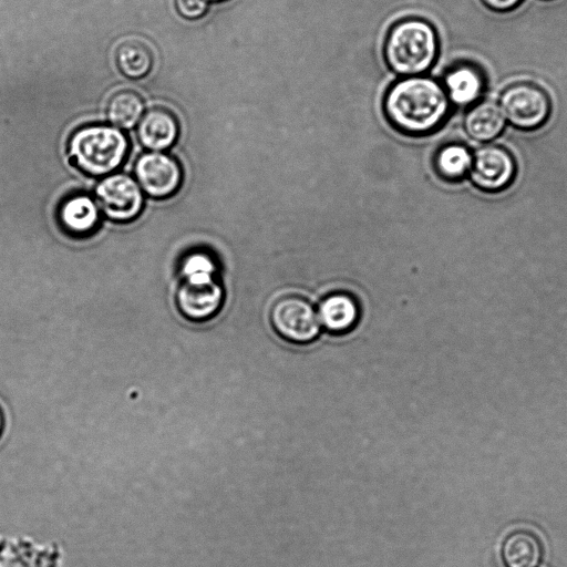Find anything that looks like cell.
Instances as JSON below:
<instances>
[{"label":"cell","instance_id":"6da1fadb","mask_svg":"<svg viewBox=\"0 0 567 567\" xmlns=\"http://www.w3.org/2000/svg\"><path fill=\"white\" fill-rule=\"evenodd\" d=\"M451 101L442 84L423 75L406 76L385 93L383 111L389 123L408 135H426L446 120Z\"/></svg>","mask_w":567,"mask_h":567},{"label":"cell","instance_id":"7a4b0ae2","mask_svg":"<svg viewBox=\"0 0 567 567\" xmlns=\"http://www.w3.org/2000/svg\"><path fill=\"white\" fill-rule=\"evenodd\" d=\"M439 39L433 25L424 19L406 18L390 29L384 43L388 66L398 75H422L435 62Z\"/></svg>","mask_w":567,"mask_h":567},{"label":"cell","instance_id":"3957f363","mask_svg":"<svg viewBox=\"0 0 567 567\" xmlns=\"http://www.w3.org/2000/svg\"><path fill=\"white\" fill-rule=\"evenodd\" d=\"M181 276L182 281L176 293L181 312L194 321L215 316L224 300L215 259L205 251H194L184 258Z\"/></svg>","mask_w":567,"mask_h":567},{"label":"cell","instance_id":"277c9868","mask_svg":"<svg viewBox=\"0 0 567 567\" xmlns=\"http://www.w3.org/2000/svg\"><path fill=\"white\" fill-rule=\"evenodd\" d=\"M128 150L127 137L120 128L104 124L86 125L70 138L69 151L76 166L93 176L115 171Z\"/></svg>","mask_w":567,"mask_h":567},{"label":"cell","instance_id":"5b68a950","mask_svg":"<svg viewBox=\"0 0 567 567\" xmlns=\"http://www.w3.org/2000/svg\"><path fill=\"white\" fill-rule=\"evenodd\" d=\"M505 118L516 128L533 131L543 126L550 115L551 104L546 91L533 82H516L507 86L499 99Z\"/></svg>","mask_w":567,"mask_h":567},{"label":"cell","instance_id":"8992f818","mask_svg":"<svg viewBox=\"0 0 567 567\" xmlns=\"http://www.w3.org/2000/svg\"><path fill=\"white\" fill-rule=\"evenodd\" d=\"M269 318L274 330L292 343H309L321 331L317 309L298 295L278 298L270 308Z\"/></svg>","mask_w":567,"mask_h":567},{"label":"cell","instance_id":"52a82bcc","mask_svg":"<svg viewBox=\"0 0 567 567\" xmlns=\"http://www.w3.org/2000/svg\"><path fill=\"white\" fill-rule=\"evenodd\" d=\"M516 175V159L506 147L486 144L473 153L468 177L477 189L501 193L514 183Z\"/></svg>","mask_w":567,"mask_h":567},{"label":"cell","instance_id":"ba28073f","mask_svg":"<svg viewBox=\"0 0 567 567\" xmlns=\"http://www.w3.org/2000/svg\"><path fill=\"white\" fill-rule=\"evenodd\" d=\"M96 204L106 217L116 221L134 219L143 206L140 185L124 174L103 178L95 188Z\"/></svg>","mask_w":567,"mask_h":567},{"label":"cell","instance_id":"9c48e42d","mask_svg":"<svg viewBox=\"0 0 567 567\" xmlns=\"http://www.w3.org/2000/svg\"><path fill=\"white\" fill-rule=\"evenodd\" d=\"M136 182L141 189L155 198L173 195L181 186L183 172L178 162L162 152L140 156L135 164Z\"/></svg>","mask_w":567,"mask_h":567},{"label":"cell","instance_id":"30bf717a","mask_svg":"<svg viewBox=\"0 0 567 567\" xmlns=\"http://www.w3.org/2000/svg\"><path fill=\"white\" fill-rule=\"evenodd\" d=\"M178 122L166 107H152L141 117L137 125L140 142L152 152H161L174 144L178 136Z\"/></svg>","mask_w":567,"mask_h":567},{"label":"cell","instance_id":"8fae6325","mask_svg":"<svg viewBox=\"0 0 567 567\" xmlns=\"http://www.w3.org/2000/svg\"><path fill=\"white\" fill-rule=\"evenodd\" d=\"M317 313L321 328L340 334L350 331L358 323L360 307L350 293L333 292L320 301Z\"/></svg>","mask_w":567,"mask_h":567},{"label":"cell","instance_id":"7c38bea8","mask_svg":"<svg viewBox=\"0 0 567 567\" xmlns=\"http://www.w3.org/2000/svg\"><path fill=\"white\" fill-rule=\"evenodd\" d=\"M506 118L499 105L483 101L472 106L464 117L466 134L474 141L486 143L502 134Z\"/></svg>","mask_w":567,"mask_h":567},{"label":"cell","instance_id":"4fadbf2b","mask_svg":"<svg viewBox=\"0 0 567 567\" xmlns=\"http://www.w3.org/2000/svg\"><path fill=\"white\" fill-rule=\"evenodd\" d=\"M100 218L96 200L87 195H75L65 199L59 209V219L71 234L91 233Z\"/></svg>","mask_w":567,"mask_h":567},{"label":"cell","instance_id":"5bb4252c","mask_svg":"<svg viewBox=\"0 0 567 567\" xmlns=\"http://www.w3.org/2000/svg\"><path fill=\"white\" fill-rule=\"evenodd\" d=\"M502 556L506 567H537L542 560L543 547L533 533L518 529L505 538Z\"/></svg>","mask_w":567,"mask_h":567},{"label":"cell","instance_id":"9a60e30c","mask_svg":"<svg viewBox=\"0 0 567 567\" xmlns=\"http://www.w3.org/2000/svg\"><path fill=\"white\" fill-rule=\"evenodd\" d=\"M484 79L474 66L461 64L449 71L444 79V89L451 102L467 105L482 93Z\"/></svg>","mask_w":567,"mask_h":567},{"label":"cell","instance_id":"2e32d148","mask_svg":"<svg viewBox=\"0 0 567 567\" xmlns=\"http://www.w3.org/2000/svg\"><path fill=\"white\" fill-rule=\"evenodd\" d=\"M153 53L147 44L137 39H126L115 50V64L126 78L146 76L153 66Z\"/></svg>","mask_w":567,"mask_h":567},{"label":"cell","instance_id":"e0dca14e","mask_svg":"<svg viewBox=\"0 0 567 567\" xmlns=\"http://www.w3.org/2000/svg\"><path fill=\"white\" fill-rule=\"evenodd\" d=\"M473 153L462 143L442 146L434 156L437 175L447 182H458L468 175Z\"/></svg>","mask_w":567,"mask_h":567},{"label":"cell","instance_id":"ac0fdd59","mask_svg":"<svg viewBox=\"0 0 567 567\" xmlns=\"http://www.w3.org/2000/svg\"><path fill=\"white\" fill-rule=\"evenodd\" d=\"M144 103L141 95L133 90H120L112 94L106 105L110 122L117 128H131L143 114Z\"/></svg>","mask_w":567,"mask_h":567},{"label":"cell","instance_id":"d6986e66","mask_svg":"<svg viewBox=\"0 0 567 567\" xmlns=\"http://www.w3.org/2000/svg\"><path fill=\"white\" fill-rule=\"evenodd\" d=\"M177 13L187 20H197L207 12L206 0H174Z\"/></svg>","mask_w":567,"mask_h":567},{"label":"cell","instance_id":"ffe728a7","mask_svg":"<svg viewBox=\"0 0 567 567\" xmlns=\"http://www.w3.org/2000/svg\"><path fill=\"white\" fill-rule=\"evenodd\" d=\"M483 3L494 11H509L516 8L522 0H482Z\"/></svg>","mask_w":567,"mask_h":567},{"label":"cell","instance_id":"44dd1931","mask_svg":"<svg viewBox=\"0 0 567 567\" xmlns=\"http://www.w3.org/2000/svg\"><path fill=\"white\" fill-rule=\"evenodd\" d=\"M3 425H4V417H3L2 409L0 408V435L2 433Z\"/></svg>","mask_w":567,"mask_h":567},{"label":"cell","instance_id":"7402d4cb","mask_svg":"<svg viewBox=\"0 0 567 567\" xmlns=\"http://www.w3.org/2000/svg\"><path fill=\"white\" fill-rule=\"evenodd\" d=\"M206 1H210V2H223V1H226V0H206Z\"/></svg>","mask_w":567,"mask_h":567}]
</instances>
